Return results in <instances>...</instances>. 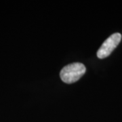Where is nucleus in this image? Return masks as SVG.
Here are the masks:
<instances>
[{
  "label": "nucleus",
  "instance_id": "obj_1",
  "mask_svg": "<svg viewBox=\"0 0 122 122\" xmlns=\"http://www.w3.org/2000/svg\"><path fill=\"white\" fill-rule=\"evenodd\" d=\"M86 71V66L82 63L74 62L62 68L60 76L63 82L70 84L77 81L85 74Z\"/></svg>",
  "mask_w": 122,
  "mask_h": 122
},
{
  "label": "nucleus",
  "instance_id": "obj_2",
  "mask_svg": "<svg viewBox=\"0 0 122 122\" xmlns=\"http://www.w3.org/2000/svg\"><path fill=\"white\" fill-rule=\"evenodd\" d=\"M122 39V35L119 33H115L111 35L104 41L99 50L97 52V56L100 59H103L108 57L117 48Z\"/></svg>",
  "mask_w": 122,
  "mask_h": 122
}]
</instances>
